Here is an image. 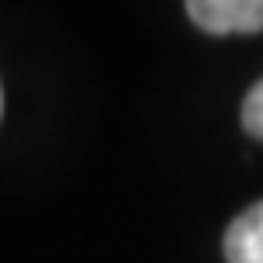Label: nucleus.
<instances>
[{
    "label": "nucleus",
    "mask_w": 263,
    "mask_h": 263,
    "mask_svg": "<svg viewBox=\"0 0 263 263\" xmlns=\"http://www.w3.org/2000/svg\"><path fill=\"white\" fill-rule=\"evenodd\" d=\"M241 124L249 136L263 139V81H256L245 95V103H241Z\"/></svg>",
    "instance_id": "7ed1b4c3"
},
{
    "label": "nucleus",
    "mask_w": 263,
    "mask_h": 263,
    "mask_svg": "<svg viewBox=\"0 0 263 263\" xmlns=\"http://www.w3.org/2000/svg\"><path fill=\"white\" fill-rule=\"evenodd\" d=\"M186 15L212 37L263 33V0H186Z\"/></svg>",
    "instance_id": "f257e3e1"
},
{
    "label": "nucleus",
    "mask_w": 263,
    "mask_h": 263,
    "mask_svg": "<svg viewBox=\"0 0 263 263\" xmlns=\"http://www.w3.org/2000/svg\"><path fill=\"white\" fill-rule=\"evenodd\" d=\"M223 256L227 263H263V201L230 219L223 234Z\"/></svg>",
    "instance_id": "f03ea898"
},
{
    "label": "nucleus",
    "mask_w": 263,
    "mask_h": 263,
    "mask_svg": "<svg viewBox=\"0 0 263 263\" xmlns=\"http://www.w3.org/2000/svg\"><path fill=\"white\" fill-rule=\"evenodd\" d=\"M0 117H4V91H0Z\"/></svg>",
    "instance_id": "20e7f679"
}]
</instances>
